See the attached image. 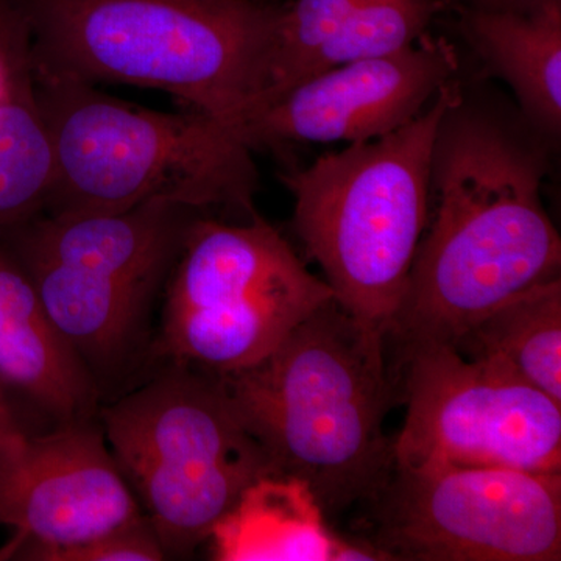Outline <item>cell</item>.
<instances>
[{"label": "cell", "mask_w": 561, "mask_h": 561, "mask_svg": "<svg viewBox=\"0 0 561 561\" xmlns=\"http://www.w3.org/2000/svg\"><path fill=\"white\" fill-rule=\"evenodd\" d=\"M545 153L460 92L432 161L435 213L386 341L453 345L516 295L560 278L561 239L542 205Z\"/></svg>", "instance_id": "1"}, {"label": "cell", "mask_w": 561, "mask_h": 561, "mask_svg": "<svg viewBox=\"0 0 561 561\" xmlns=\"http://www.w3.org/2000/svg\"><path fill=\"white\" fill-rule=\"evenodd\" d=\"M38 80L169 92L231 128L265 90L283 5L267 0H11Z\"/></svg>", "instance_id": "2"}, {"label": "cell", "mask_w": 561, "mask_h": 561, "mask_svg": "<svg viewBox=\"0 0 561 561\" xmlns=\"http://www.w3.org/2000/svg\"><path fill=\"white\" fill-rule=\"evenodd\" d=\"M386 348L331 298L267 357L216 375L272 470L308 483L327 516L367 501L393 467Z\"/></svg>", "instance_id": "3"}, {"label": "cell", "mask_w": 561, "mask_h": 561, "mask_svg": "<svg viewBox=\"0 0 561 561\" xmlns=\"http://www.w3.org/2000/svg\"><path fill=\"white\" fill-rule=\"evenodd\" d=\"M36 88L54 151L49 216L157 202L256 214L251 149L220 122L138 108L80 81L36 79Z\"/></svg>", "instance_id": "4"}, {"label": "cell", "mask_w": 561, "mask_h": 561, "mask_svg": "<svg viewBox=\"0 0 561 561\" xmlns=\"http://www.w3.org/2000/svg\"><path fill=\"white\" fill-rule=\"evenodd\" d=\"M459 81L381 138L348 144L284 175L294 228L335 300L386 337L430 221L435 140Z\"/></svg>", "instance_id": "5"}, {"label": "cell", "mask_w": 561, "mask_h": 561, "mask_svg": "<svg viewBox=\"0 0 561 561\" xmlns=\"http://www.w3.org/2000/svg\"><path fill=\"white\" fill-rule=\"evenodd\" d=\"M101 427L165 557L191 556L251 482L275 472L219 378L186 365L102 408Z\"/></svg>", "instance_id": "6"}, {"label": "cell", "mask_w": 561, "mask_h": 561, "mask_svg": "<svg viewBox=\"0 0 561 561\" xmlns=\"http://www.w3.org/2000/svg\"><path fill=\"white\" fill-rule=\"evenodd\" d=\"M335 298L262 217L192 220L162 306L157 351L213 375L267 357L301 321Z\"/></svg>", "instance_id": "7"}, {"label": "cell", "mask_w": 561, "mask_h": 561, "mask_svg": "<svg viewBox=\"0 0 561 561\" xmlns=\"http://www.w3.org/2000/svg\"><path fill=\"white\" fill-rule=\"evenodd\" d=\"M365 504L386 560L561 559V472L393 463Z\"/></svg>", "instance_id": "8"}, {"label": "cell", "mask_w": 561, "mask_h": 561, "mask_svg": "<svg viewBox=\"0 0 561 561\" xmlns=\"http://www.w3.org/2000/svg\"><path fill=\"white\" fill-rule=\"evenodd\" d=\"M408 405L393 440L402 468L561 472V404L491 362L446 343L400 351Z\"/></svg>", "instance_id": "9"}, {"label": "cell", "mask_w": 561, "mask_h": 561, "mask_svg": "<svg viewBox=\"0 0 561 561\" xmlns=\"http://www.w3.org/2000/svg\"><path fill=\"white\" fill-rule=\"evenodd\" d=\"M144 518L101 424L58 423L0 443V526L14 530L9 560L83 545Z\"/></svg>", "instance_id": "10"}, {"label": "cell", "mask_w": 561, "mask_h": 561, "mask_svg": "<svg viewBox=\"0 0 561 561\" xmlns=\"http://www.w3.org/2000/svg\"><path fill=\"white\" fill-rule=\"evenodd\" d=\"M451 41L430 32L389 57L345 62L306 77L230 128L253 150L283 142H359L420 116L457 80Z\"/></svg>", "instance_id": "11"}, {"label": "cell", "mask_w": 561, "mask_h": 561, "mask_svg": "<svg viewBox=\"0 0 561 561\" xmlns=\"http://www.w3.org/2000/svg\"><path fill=\"white\" fill-rule=\"evenodd\" d=\"M191 213L157 202L124 213L33 217L0 232L16 260L55 262L161 284L179 257Z\"/></svg>", "instance_id": "12"}, {"label": "cell", "mask_w": 561, "mask_h": 561, "mask_svg": "<svg viewBox=\"0 0 561 561\" xmlns=\"http://www.w3.org/2000/svg\"><path fill=\"white\" fill-rule=\"evenodd\" d=\"M16 261L44 311L101 389L103 379L124 370L140 348L161 284L55 262Z\"/></svg>", "instance_id": "13"}, {"label": "cell", "mask_w": 561, "mask_h": 561, "mask_svg": "<svg viewBox=\"0 0 561 561\" xmlns=\"http://www.w3.org/2000/svg\"><path fill=\"white\" fill-rule=\"evenodd\" d=\"M0 382L57 423L94 420L99 411L101 389L5 247H0Z\"/></svg>", "instance_id": "14"}, {"label": "cell", "mask_w": 561, "mask_h": 561, "mask_svg": "<svg viewBox=\"0 0 561 561\" xmlns=\"http://www.w3.org/2000/svg\"><path fill=\"white\" fill-rule=\"evenodd\" d=\"M206 542L217 561H387L367 540L334 534L311 486L283 472L251 482Z\"/></svg>", "instance_id": "15"}, {"label": "cell", "mask_w": 561, "mask_h": 561, "mask_svg": "<svg viewBox=\"0 0 561 561\" xmlns=\"http://www.w3.org/2000/svg\"><path fill=\"white\" fill-rule=\"evenodd\" d=\"M0 231L38 216L54 181V151L38 101L27 24L0 0Z\"/></svg>", "instance_id": "16"}, {"label": "cell", "mask_w": 561, "mask_h": 561, "mask_svg": "<svg viewBox=\"0 0 561 561\" xmlns=\"http://www.w3.org/2000/svg\"><path fill=\"white\" fill-rule=\"evenodd\" d=\"M459 27L491 76L504 80L535 128L561 130V0L529 11L459 7Z\"/></svg>", "instance_id": "17"}, {"label": "cell", "mask_w": 561, "mask_h": 561, "mask_svg": "<svg viewBox=\"0 0 561 561\" xmlns=\"http://www.w3.org/2000/svg\"><path fill=\"white\" fill-rule=\"evenodd\" d=\"M451 346L468 359L504 368L561 404V279L516 295Z\"/></svg>", "instance_id": "18"}, {"label": "cell", "mask_w": 561, "mask_h": 561, "mask_svg": "<svg viewBox=\"0 0 561 561\" xmlns=\"http://www.w3.org/2000/svg\"><path fill=\"white\" fill-rule=\"evenodd\" d=\"M445 5L446 0H359L317 55L306 77L345 62L389 57L409 49Z\"/></svg>", "instance_id": "19"}, {"label": "cell", "mask_w": 561, "mask_h": 561, "mask_svg": "<svg viewBox=\"0 0 561 561\" xmlns=\"http://www.w3.org/2000/svg\"><path fill=\"white\" fill-rule=\"evenodd\" d=\"M357 2L359 0H291L283 3L267 84L249 113L275 101L308 76L317 55L337 33Z\"/></svg>", "instance_id": "20"}, {"label": "cell", "mask_w": 561, "mask_h": 561, "mask_svg": "<svg viewBox=\"0 0 561 561\" xmlns=\"http://www.w3.org/2000/svg\"><path fill=\"white\" fill-rule=\"evenodd\" d=\"M168 559L146 516L83 545L39 553L38 561H160Z\"/></svg>", "instance_id": "21"}, {"label": "cell", "mask_w": 561, "mask_h": 561, "mask_svg": "<svg viewBox=\"0 0 561 561\" xmlns=\"http://www.w3.org/2000/svg\"><path fill=\"white\" fill-rule=\"evenodd\" d=\"M467 5L489 10L529 11L556 0H467Z\"/></svg>", "instance_id": "22"}, {"label": "cell", "mask_w": 561, "mask_h": 561, "mask_svg": "<svg viewBox=\"0 0 561 561\" xmlns=\"http://www.w3.org/2000/svg\"><path fill=\"white\" fill-rule=\"evenodd\" d=\"M20 424L5 402L0 401V443L9 438L13 432L20 431Z\"/></svg>", "instance_id": "23"}, {"label": "cell", "mask_w": 561, "mask_h": 561, "mask_svg": "<svg viewBox=\"0 0 561 561\" xmlns=\"http://www.w3.org/2000/svg\"><path fill=\"white\" fill-rule=\"evenodd\" d=\"M0 80H2V66H0Z\"/></svg>", "instance_id": "24"}, {"label": "cell", "mask_w": 561, "mask_h": 561, "mask_svg": "<svg viewBox=\"0 0 561 561\" xmlns=\"http://www.w3.org/2000/svg\"><path fill=\"white\" fill-rule=\"evenodd\" d=\"M0 560H2V553H0Z\"/></svg>", "instance_id": "25"}]
</instances>
